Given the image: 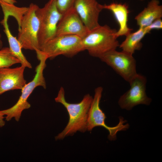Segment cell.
<instances>
[{"mask_svg":"<svg viewBox=\"0 0 162 162\" xmlns=\"http://www.w3.org/2000/svg\"><path fill=\"white\" fill-rule=\"evenodd\" d=\"M146 28L150 32L151 30L153 29H161L162 28V21L161 18L155 20L149 26Z\"/></svg>","mask_w":162,"mask_h":162,"instance_id":"obj_19","label":"cell"},{"mask_svg":"<svg viewBox=\"0 0 162 162\" xmlns=\"http://www.w3.org/2000/svg\"><path fill=\"white\" fill-rule=\"evenodd\" d=\"M25 68L21 65L14 68L0 69V95L7 91L23 88L26 84L24 76Z\"/></svg>","mask_w":162,"mask_h":162,"instance_id":"obj_12","label":"cell"},{"mask_svg":"<svg viewBox=\"0 0 162 162\" xmlns=\"http://www.w3.org/2000/svg\"><path fill=\"white\" fill-rule=\"evenodd\" d=\"M146 77L137 74L129 82L130 89L120 97L118 102L120 107L130 110L139 104L149 105L152 99L146 94Z\"/></svg>","mask_w":162,"mask_h":162,"instance_id":"obj_9","label":"cell"},{"mask_svg":"<svg viewBox=\"0 0 162 162\" xmlns=\"http://www.w3.org/2000/svg\"><path fill=\"white\" fill-rule=\"evenodd\" d=\"M141 0V1H142V0Z\"/></svg>","mask_w":162,"mask_h":162,"instance_id":"obj_23","label":"cell"},{"mask_svg":"<svg viewBox=\"0 0 162 162\" xmlns=\"http://www.w3.org/2000/svg\"><path fill=\"white\" fill-rule=\"evenodd\" d=\"M93 98L89 94H87L80 102L70 103L65 100L64 88H60L55 100L56 102L61 103L66 109L69 119L64 130L55 137L56 140H62L67 136L73 135L77 131L84 132L87 130L88 113Z\"/></svg>","mask_w":162,"mask_h":162,"instance_id":"obj_1","label":"cell"},{"mask_svg":"<svg viewBox=\"0 0 162 162\" xmlns=\"http://www.w3.org/2000/svg\"><path fill=\"white\" fill-rule=\"evenodd\" d=\"M103 9L112 12L119 25L118 30L116 33V38L122 36H126L132 30L128 26V19L129 11L126 4L112 2L109 4L103 5Z\"/></svg>","mask_w":162,"mask_h":162,"instance_id":"obj_13","label":"cell"},{"mask_svg":"<svg viewBox=\"0 0 162 162\" xmlns=\"http://www.w3.org/2000/svg\"><path fill=\"white\" fill-rule=\"evenodd\" d=\"M98 58L111 67L129 83L137 74L136 61L133 55L116 50L110 51Z\"/></svg>","mask_w":162,"mask_h":162,"instance_id":"obj_8","label":"cell"},{"mask_svg":"<svg viewBox=\"0 0 162 162\" xmlns=\"http://www.w3.org/2000/svg\"><path fill=\"white\" fill-rule=\"evenodd\" d=\"M76 0H56V5L59 12L62 15L73 8Z\"/></svg>","mask_w":162,"mask_h":162,"instance_id":"obj_18","label":"cell"},{"mask_svg":"<svg viewBox=\"0 0 162 162\" xmlns=\"http://www.w3.org/2000/svg\"><path fill=\"white\" fill-rule=\"evenodd\" d=\"M117 31L106 25H100L89 31L82 39L84 50H87L91 56L98 58L110 51L116 50L120 45L115 35Z\"/></svg>","mask_w":162,"mask_h":162,"instance_id":"obj_3","label":"cell"},{"mask_svg":"<svg viewBox=\"0 0 162 162\" xmlns=\"http://www.w3.org/2000/svg\"><path fill=\"white\" fill-rule=\"evenodd\" d=\"M103 91V88L101 86L98 87L95 89L94 97L88 113L87 130L91 131L96 127H103L109 132V140H114L116 139V134L118 131L126 130L129 128V125L128 123L124 124L126 121L124 120L122 117L119 118V122L114 127H110L106 124L105 120L106 117L100 106Z\"/></svg>","mask_w":162,"mask_h":162,"instance_id":"obj_7","label":"cell"},{"mask_svg":"<svg viewBox=\"0 0 162 162\" xmlns=\"http://www.w3.org/2000/svg\"><path fill=\"white\" fill-rule=\"evenodd\" d=\"M149 32L146 28H139L136 31L127 35L125 40L119 46L122 51L133 55L136 50L141 49L142 45L141 40Z\"/></svg>","mask_w":162,"mask_h":162,"instance_id":"obj_16","label":"cell"},{"mask_svg":"<svg viewBox=\"0 0 162 162\" xmlns=\"http://www.w3.org/2000/svg\"><path fill=\"white\" fill-rule=\"evenodd\" d=\"M162 16V6L158 0H151L135 18L139 28H145Z\"/></svg>","mask_w":162,"mask_h":162,"instance_id":"obj_14","label":"cell"},{"mask_svg":"<svg viewBox=\"0 0 162 162\" xmlns=\"http://www.w3.org/2000/svg\"><path fill=\"white\" fill-rule=\"evenodd\" d=\"M20 63L19 60L13 54L9 47L0 49V69L9 68L12 65Z\"/></svg>","mask_w":162,"mask_h":162,"instance_id":"obj_17","label":"cell"},{"mask_svg":"<svg viewBox=\"0 0 162 162\" xmlns=\"http://www.w3.org/2000/svg\"><path fill=\"white\" fill-rule=\"evenodd\" d=\"M6 2L7 3L14 4L16 2V1L15 0H2Z\"/></svg>","mask_w":162,"mask_h":162,"instance_id":"obj_21","label":"cell"},{"mask_svg":"<svg viewBox=\"0 0 162 162\" xmlns=\"http://www.w3.org/2000/svg\"><path fill=\"white\" fill-rule=\"evenodd\" d=\"M82 39L73 34L56 35L41 46L40 50L50 59L60 55L72 57L84 50Z\"/></svg>","mask_w":162,"mask_h":162,"instance_id":"obj_4","label":"cell"},{"mask_svg":"<svg viewBox=\"0 0 162 162\" xmlns=\"http://www.w3.org/2000/svg\"><path fill=\"white\" fill-rule=\"evenodd\" d=\"M36 14L39 22L38 40L40 47L56 35L57 26L62 14L56 5V0H49Z\"/></svg>","mask_w":162,"mask_h":162,"instance_id":"obj_5","label":"cell"},{"mask_svg":"<svg viewBox=\"0 0 162 162\" xmlns=\"http://www.w3.org/2000/svg\"><path fill=\"white\" fill-rule=\"evenodd\" d=\"M9 16L4 15L3 19L1 23L4 28V31L5 34L9 44V49L13 54L19 60L21 65L29 68H32L31 64L27 61L22 51L21 44L15 37L12 34L8 23Z\"/></svg>","mask_w":162,"mask_h":162,"instance_id":"obj_15","label":"cell"},{"mask_svg":"<svg viewBox=\"0 0 162 162\" xmlns=\"http://www.w3.org/2000/svg\"><path fill=\"white\" fill-rule=\"evenodd\" d=\"M2 42L1 40V35L0 34V49L2 48Z\"/></svg>","mask_w":162,"mask_h":162,"instance_id":"obj_22","label":"cell"},{"mask_svg":"<svg viewBox=\"0 0 162 162\" xmlns=\"http://www.w3.org/2000/svg\"><path fill=\"white\" fill-rule=\"evenodd\" d=\"M38 7L33 3L30 4L18 27L17 39L22 48L26 50H40L38 40L39 22L36 14Z\"/></svg>","mask_w":162,"mask_h":162,"instance_id":"obj_6","label":"cell"},{"mask_svg":"<svg viewBox=\"0 0 162 162\" xmlns=\"http://www.w3.org/2000/svg\"><path fill=\"white\" fill-rule=\"evenodd\" d=\"M89 32L74 7L62 15L57 25L56 36L71 34L82 39Z\"/></svg>","mask_w":162,"mask_h":162,"instance_id":"obj_11","label":"cell"},{"mask_svg":"<svg viewBox=\"0 0 162 162\" xmlns=\"http://www.w3.org/2000/svg\"><path fill=\"white\" fill-rule=\"evenodd\" d=\"M39 63L35 69V75L33 79L26 83L21 89V94L16 103L8 109L1 110L4 115H6L5 120L9 121L14 118L18 122L21 117L22 111L31 107L27 100L34 89L37 87L41 86L45 89L46 85L43 75L44 70L46 66V61L48 59L46 56L40 50L35 51Z\"/></svg>","mask_w":162,"mask_h":162,"instance_id":"obj_2","label":"cell"},{"mask_svg":"<svg viewBox=\"0 0 162 162\" xmlns=\"http://www.w3.org/2000/svg\"><path fill=\"white\" fill-rule=\"evenodd\" d=\"M74 7L89 31L100 26L99 16L103 9L96 0H76Z\"/></svg>","mask_w":162,"mask_h":162,"instance_id":"obj_10","label":"cell"},{"mask_svg":"<svg viewBox=\"0 0 162 162\" xmlns=\"http://www.w3.org/2000/svg\"><path fill=\"white\" fill-rule=\"evenodd\" d=\"M4 116L1 110L0 111V128L3 127L5 124V122L4 120L5 117Z\"/></svg>","mask_w":162,"mask_h":162,"instance_id":"obj_20","label":"cell"}]
</instances>
